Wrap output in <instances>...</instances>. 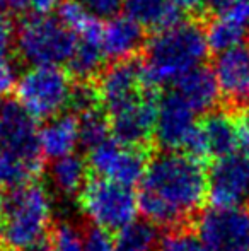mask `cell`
Listing matches in <instances>:
<instances>
[{"label": "cell", "mask_w": 249, "mask_h": 251, "mask_svg": "<svg viewBox=\"0 0 249 251\" xmlns=\"http://www.w3.org/2000/svg\"><path fill=\"white\" fill-rule=\"evenodd\" d=\"M208 195V176L191 154L166 151L147 166L138 210L156 226H178L195 214Z\"/></svg>", "instance_id": "obj_1"}, {"label": "cell", "mask_w": 249, "mask_h": 251, "mask_svg": "<svg viewBox=\"0 0 249 251\" xmlns=\"http://www.w3.org/2000/svg\"><path fill=\"white\" fill-rule=\"evenodd\" d=\"M206 33L195 23H178L150 38L145 50V70L154 87L176 82L202 67L208 55Z\"/></svg>", "instance_id": "obj_2"}, {"label": "cell", "mask_w": 249, "mask_h": 251, "mask_svg": "<svg viewBox=\"0 0 249 251\" xmlns=\"http://www.w3.org/2000/svg\"><path fill=\"white\" fill-rule=\"evenodd\" d=\"M51 215V197L41 185L29 183L9 190L5 214L0 222V241L12 251H26L46 241Z\"/></svg>", "instance_id": "obj_3"}, {"label": "cell", "mask_w": 249, "mask_h": 251, "mask_svg": "<svg viewBox=\"0 0 249 251\" xmlns=\"http://www.w3.org/2000/svg\"><path fill=\"white\" fill-rule=\"evenodd\" d=\"M77 41L75 34L60 19L33 16L21 24L17 51L31 67H60L70 62Z\"/></svg>", "instance_id": "obj_4"}, {"label": "cell", "mask_w": 249, "mask_h": 251, "mask_svg": "<svg viewBox=\"0 0 249 251\" xmlns=\"http://www.w3.org/2000/svg\"><path fill=\"white\" fill-rule=\"evenodd\" d=\"M80 208L97 227L123 231L135 222L138 212V195L132 186L97 178L89 181L80 192Z\"/></svg>", "instance_id": "obj_5"}, {"label": "cell", "mask_w": 249, "mask_h": 251, "mask_svg": "<svg viewBox=\"0 0 249 251\" xmlns=\"http://www.w3.org/2000/svg\"><path fill=\"white\" fill-rule=\"evenodd\" d=\"M72 91L60 67H33L17 80V101L34 118H55L70 104Z\"/></svg>", "instance_id": "obj_6"}, {"label": "cell", "mask_w": 249, "mask_h": 251, "mask_svg": "<svg viewBox=\"0 0 249 251\" xmlns=\"http://www.w3.org/2000/svg\"><path fill=\"white\" fill-rule=\"evenodd\" d=\"M196 234L208 251H249V212L210 207L200 214Z\"/></svg>", "instance_id": "obj_7"}, {"label": "cell", "mask_w": 249, "mask_h": 251, "mask_svg": "<svg viewBox=\"0 0 249 251\" xmlns=\"http://www.w3.org/2000/svg\"><path fill=\"white\" fill-rule=\"evenodd\" d=\"M206 197L212 207H249V155L234 152L217 159L208 171Z\"/></svg>", "instance_id": "obj_8"}, {"label": "cell", "mask_w": 249, "mask_h": 251, "mask_svg": "<svg viewBox=\"0 0 249 251\" xmlns=\"http://www.w3.org/2000/svg\"><path fill=\"white\" fill-rule=\"evenodd\" d=\"M0 140L2 151L40 164V130L36 118L19 101H0Z\"/></svg>", "instance_id": "obj_9"}, {"label": "cell", "mask_w": 249, "mask_h": 251, "mask_svg": "<svg viewBox=\"0 0 249 251\" xmlns=\"http://www.w3.org/2000/svg\"><path fill=\"white\" fill-rule=\"evenodd\" d=\"M89 164L99 178L126 186L142 181L147 171L145 154L138 147L125 146L118 140L110 139L91 149Z\"/></svg>", "instance_id": "obj_10"}, {"label": "cell", "mask_w": 249, "mask_h": 251, "mask_svg": "<svg viewBox=\"0 0 249 251\" xmlns=\"http://www.w3.org/2000/svg\"><path fill=\"white\" fill-rule=\"evenodd\" d=\"M97 91L104 108L113 113L154 91V86L147 77L143 63L121 60L103 74Z\"/></svg>", "instance_id": "obj_11"}, {"label": "cell", "mask_w": 249, "mask_h": 251, "mask_svg": "<svg viewBox=\"0 0 249 251\" xmlns=\"http://www.w3.org/2000/svg\"><path fill=\"white\" fill-rule=\"evenodd\" d=\"M196 113L178 93H171L159 100L154 135L162 149L188 151L196 130Z\"/></svg>", "instance_id": "obj_12"}, {"label": "cell", "mask_w": 249, "mask_h": 251, "mask_svg": "<svg viewBox=\"0 0 249 251\" xmlns=\"http://www.w3.org/2000/svg\"><path fill=\"white\" fill-rule=\"evenodd\" d=\"M157 108L159 100L154 91H150L140 100L110 113V125L114 140L132 147L145 144L156 128Z\"/></svg>", "instance_id": "obj_13"}, {"label": "cell", "mask_w": 249, "mask_h": 251, "mask_svg": "<svg viewBox=\"0 0 249 251\" xmlns=\"http://www.w3.org/2000/svg\"><path fill=\"white\" fill-rule=\"evenodd\" d=\"M239 147V126L229 115L222 111L208 113L202 125H198L186 154L193 157L212 155L215 159L226 157Z\"/></svg>", "instance_id": "obj_14"}, {"label": "cell", "mask_w": 249, "mask_h": 251, "mask_svg": "<svg viewBox=\"0 0 249 251\" xmlns=\"http://www.w3.org/2000/svg\"><path fill=\"white\" fill-rule=\"evenodd\" d=\"M213 74L224 100L234 108L249 109V48L237 47L219 53Z\"/></svg>", "instance_id": "obj_15"}, {"label": "cell", "mask_w": 249, "mask_h": 251, "mask_svg": "<svg viewBox=\"0 0 249 251\" xmlns=\"http://www.w3.org/2000/svg\"><path fill=\"white\" fill-rule=\"evenodd\" d=\"M142 41L143 27L136 21L128 16H113L104 24L101 48L106 58L121 62L138 50Z\"/></svg>", "instance_id": "obj_16"}, {"label": "cell", "mask_w": 249, "mask_h": 251, "mask_svg": "<svg viewBox=\"0 0 249 251\" xmlns=\"http://www.w3.org/2000/svg\"><path fill=\"white\" fill-rule=\"evenodd\" d=\"M174 84L176 93L191 106L195 113H208L219 102L220 89L213 70L198 67L184 74Z\"/></svg>", "instance_id": "obj_17"}, {"label": "cell", "mask_w": 249, "mask_h": 251, "mask_svg": "<svg viewBox=\"0 0 249 251\" xmlns=\"http://www.w3.org/2000/svg\"><path fill=\"white\" fill-rule=\"evenodd\" d=\"M79 142V120H75L72 115L55 116L40 130L41 154L53 161L73 154V149Z\"/></svg>", "instance_id": "obj_18"}, {"label": "cell", "mask_w": 249, "mask_h": 251, "mask_svg": "<svg viewBox=\"0 0 249 251\" xmlns=\"http://www.w3.org/2000/svg\"><path fill=\"white\" fill-rule=\"evenodd\" d=\"M126 16L150 29H167L181 23V10L171 0H123Z\"/></svg>", "instance_id": "obj_19"}, {"label": "cell", "mask_w": 249, "mask_h": 251, "mask_svg": "<svg viewBox=\"0 0 249 251\" xmlns=\"http://www.w3.org/2000/svg\"><path fill=\"white\" fill-rule=\"evenodd\" d=\"M58 14H60V21L79 38V41H91V43L101 45L104 24L99 16L91 12L77 0L63 2L58 9Z\"/></svg>", "instance_id": "obj_20"}, {"label": "cell", "mask_w": 249, "mask_h": 251, "mask_svg": "<svg viewBox=\"0 0 249 251\" xmlns=\"http://www.w3.org/2000/svg\"><path fill=\"white\" fill-rule=\"evenodd\" d=\"M51 185L62 195L72 197L82 192L87 185V164L80 155L68 154L65 157L55 159L50 166Z\"/></svg>", "instance_id": "obj_21"}, {"label": "cell", "mask_w": 249, "mask_h": 251, "mask_svg": "<svg viewBox=\"0 0 249 251\" xmlns=\"http://www.w3.org/2000/svg\"><path fill=\"white\" fill-rule=\"evenodd\" d=\"M206 33V41H208L210 50L217 53H224L232 48L243 47L249 34V26L234 21L226 16H217L210 23Z\"/></svg>", "instance_id": "obj_22"}, {"label": "cell", "mask_w": 249, "mask_h": 251, "mask_svg": "<svg viewBox=\"0 0 249 251\" xmlns=\"http://www.w3.org/2000/svg\"><path fill=\"white\" fill-rule=\"evenodd\" d=\"M40 164L24 161L14 154L0 151V186L5 190H17L29 185L38 175Z\"/></svg>", "instance_id": "obj_23"}, {"label": "cell", "mask_w": 249, "mask_h": 251, "mask_svg": "<svg viewBox=\"0 0 249 251\" xmlns=\"http://www.w3.org/2000/svg\"><path fill=\"white\" fill-rule=\"evenodd\" d=\"M157 231L149 221H135L120 231L116 251H152L157 248Z\"/></svg>", "instance_id": "obj_24"}, {"label": "cell", "mask_w": 249, "mask_h": 251, "mask_svg": "<svg viewBox=\"0 0 249 251\" xmlns=\"http://www.w3.org/2000/svg\"><path fill=\"white\" fill-rule=\"evenodd\" d=\"M104 58L106 55L99 43L77 41L75 51H73L68 65L73 75H77L79 79H91L101 70Z\"/></svg>", "instance_id": "obj_25"}, {"label": "cell", "mask_w": 249, "mask_h": 251, "mask_svg": "<svg viewBox=\"0 0 249 251\" xmlns=\"http://www.w3.org/2000/svg\"><path fill=\"white\" fill-rule=\"evenodd\" d=\"M111 125L106 120V116L101 113L99 108L89 109L82 113L79 120V135L80 144L87 149H94L99 144L106 142L110 135Z\"/></svg>", "instance_id": "obj_26"}, {"label": "cell", "mask_w": 249, "mask_h": 251, "mask_svg": "<svg viewBox=\"0 0 249 251\" xmlns=\"http://www.w3.org/2000/svg\"><path fill=\"white\" fill-rule=\"evenodd\" d=\"M156 251H208L196 232L178 229L159 239Z\"/></svg>", "instance_id": "obj_27"}, {"label": "cell", "mask_w": 249, "mask_h": 251, "mask_svg": "<svg viewBox=\"0 0 249 251\" xmlns=\"http://www.w3.org/2000/svg\"><path fill=\"white\" fill-rule=\"evenodd\" d=\"M50 251H84L82 236L73 226L60 224L51 236Z\"/></svg>", "instance_id": "obj_28"}, {"label": "cell", "mask_w": 249, "mask_h": 251, "mask_svg": "<svg viewBox=\"0 0 249 251\" xmlns=\"http://www.w3.org/2000/svg\"><path fill=\"white\" fill-rule=\"evenodd\" d=\"M84 251H116V239L111 231L92 226L82 236Z\"/></svg>", "instance_id": "obj_29"}, {"label": "cell", "mask_w": 249, "mask_h": 251, "mask_svg": "<svg viewBox=\"0 0 249 251\" xmlns=\"http://www.w3.org/2000/svg\"><path fill=\"white\" fill-rule=\"evenodd\" d=\"M99 101V91L87 86V84H80V86L73 87L72 98H70V106L82 115V113L89 111V109L97 108V102Z\"/></svg>", "instance_id": "obj_30"}, {"label": "cell", "mask_w": 249, "mask_h": 251, "mask_svg": "<svg viewBox=\"0 0 249 251\" xmlns=\"http://www.w3.org/2000/svg\"><path fill=\"white\" fill-rule=\"evenodd\" d=\"M17 72L10 58H7L3 53H0V101L16 87Z\"/></svg>", "instance_id": "obj_31"}, {"label": "cell", "mask_w": 249, "mask_h": 251, "mask_svg": "<svg viewBox=\"0 0 249 251\" xmlns=\"http://www.w3.org/2000/svg\"><path fill=\"white\" fill-rule=\"evenodd\" d=\"M96 16H114L123 5V0H77Z\"/></svg>", "instance_id": "obj_32"}, {"label": "cell", "mask_w": 249, "mask_h": 251, "mask_svg": "<svg viewBox=\"0 0 249 251\" xmlns=\"http://www.w3.org/2000/svg\"><path fill=\"white\" fill-rule=\"evenodd\" d=\"M14 41V26L5 12L0 10V53L9 50Z\"/></svg>", "instance_id": "obj_33"}, {"label": "cell", "mask_w": 249, "mask_h": 251, "mask_svg": "<svg viewBox=\"0 0 249 251\" xmlns=\"http://www.w3.org/2000/svg\"><path fill=\"white\" fill-rule=\"evenodd\" d=\"M62 0H29V7L36 16H50L55 9H60Z\"/></svg>", "instance_id": "obj_34"}, {"label": "cell", "mask_w": 249, "mask_h": 251, "mask_svg": "<svg viewBox=\"0 0 249 251\" xmlns=\"http://www.w3.org/2000/svg\"><path fill=\"white\" fill-rule=\"evenodd\" d=\"M239 126V147L246 155H249V109L237 122Z\"/></svg>", "instance_id": "obj_35"}, {"label": "cell", "mask_w": 249, "mask_h": 251, "mask_svg": "<svg viewBox=\"0 0 249 251\" xmlns=\"http://www.w3.org/2000/svg\"><path fill=\"white\" fill-rule=\"evenodd\" d=\"M181 12H198L206 7V0H171Z\"/></svg>", "instance_id": "obj_36"}, {"label": "cell", "mask_w": 249, "mask_h": 251, "mask_svg": "<svg viewBox=\"0 0 249 251\" xmlns=\"http://www.w3.org/2000/svg\"><path fill=\"white\" fill-rule=\"evenodd\" d=\"M29 5V0H0V9L2 10H23Z\"/></svg>", "instance_id": "obj_37"}, {"label": "cell", "mask_w": 249, "mask_h": 251, "mask_svg": "<svg viewBox=\"0 0 249 251\" xmlns=\"http://www.w3.org/2000/svg\"><path fill=\"white\" fill-rule=\"evenodd\" d=\"M26 251H50V243H48V241H43V243H40V245L33 246V248L26 250Z\"/></svg>", "instance_id": "obj_38"}, {"label": "cell", "mask_w": 249, "mask_h": 251, "mask_svg": "<svg viewBox=\"0 0 249 251\" xmlns=\"http://www.w3.org/2000/svg\"><path fill=\"white\" fill-rule=\"evenodd\" d=\"M5 201H7V193H0V222L3 219V214H5Z\"/></svg>", "instance_id": "obj_39"}, {"label": "cell", "mask_w": 249, "mask_h": 251, "mask_svg": "<svg viewBox=\"0 0 249 251\" xmlns=\"http://www.w3.org/2000/svg\"><path fill=\"white\" fill-rule=\"evenodd\" d=\"M0 151H2V140H0Z\"/></svg>", "instance_id": "obj_40"}]
</instances>
